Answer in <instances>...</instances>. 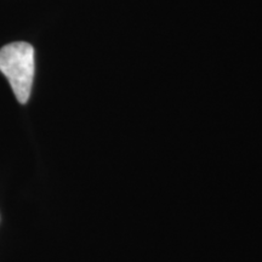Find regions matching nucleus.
<instances>
[{"instance_id": "nucleus-1", "label": "nucleus", "mask_w": 262, "mask_h": 262, "mask_svg": "<svg viewBox=\"0 0 262 262\" xmlns=\"http://www.w3.org/2000/svg\"><path fill=\"white\" fill-rule=\"evenodd\" d=\"M34 71V49L31 44L16 41L0 49V72L21 104L27 103L31 97Z\"/></svg>"}]
</instances>
